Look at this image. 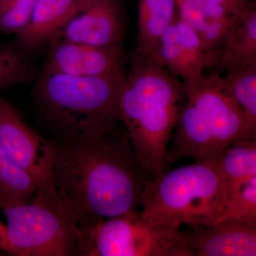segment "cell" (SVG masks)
<instances>
[{"label": "cell", "mask_w": 256, "mask_h": 256, "mask_svg": "<svg viewBox=\"0 0 256 256\" xmlns=\"http://www.w3.org/2000/svg\"><path fill=\"white\" fill-rule=\"evenodd\" d=\"M84 0H37L26 28L16 34L18 47L34 50L58 37L64 26L82 9Z\"/></svg>", "instance_id": "obj_14"}, {"label": "cell", "mask_w": 256, "mask_h": 256, "mask_svg": "<svg viewBox=\"0 0 256 256\" xmlns=\"http://www.w3.org/2000/svg\"><path fill=\"white\" fill-rule=\"evenodd\" d=\"M1 210L6 225L0 250L16 256H76L82 232L54 184L38 188L30 202Z\"/></svg>", "instance_id": "obj_6"}, {"label": "cell", "mask_w": 256, "mask_h": 256, "mask_svg": "<svg viewBox=\"0 0 256 256\" xmlns=\"http://www.w3.org/2000/svg\"><path fill=\"white\" fill-rule=\"evenodd\" d=\"M178 16L200 38L204 48L220 58L229 32L240 16L210 0H176Z\"/></svg>", "instance_id": "obj_13"}, {"label": "cell", "mask_w": 256, "mask_h": 256, "mask_svg": "<svg viewBox=\"0 0 256 256\" xmlns=\"http://www.w3.org/2000/svg\"><path fill=\"white\" fill-rule=\"evenodd\" d=\"M124 34L121 0H84L82 9L56 38L92 46H122Z\"/></svg>", "instance_id": "obj_10"}, {"label": "cell", "mask_w": 256, "mask_h": 256, "mask_svg": "<svg viewBox=\"0 0 256 256\" xmlns=\"http://www.w3.org/2000/svg\"><path fill=\"white\" fill-rule=\"evenodd\" d=\"M223 78L242 108L247 139H256V64L230 70Z\"/></svg>", "instance_id": "obj_18"}, {"label": "cell", "mask_w": 256, "mask_h": 256, "mask_svg": "<svg viewBox=\"0 0 256 256\" xmlns=\"http://www.w3.org/2000/svg\"><path fill=\"white\" fill-rule=\"evenodd\" d=\"M227 192L216 159L197 160L146 184L141 213L151 222L176 228L208 225L227 215Z\"/></svg>", "instance_id": "obj_5"}, {"label": "cell", "mask_w": 256, "mask_h": 256, "mask_svg": "<svg viewBox=\"0 0 256 256\" xmlns=\"http://www.w3.org/2000/svg\"><path fill=\"white\" fill-rule=\"evenodd\" d=\"M76 256H194L181 228L154 223L141 210L102 220L82 232Z\"/></svg>", "instance_id": "obj_7"}, {"label": "cell", "mask_w": 256, "mask_h": 256, "mask_svg": "<svg viewBox=\"0 0 256 256\" xmlns=\"http://www.w3.org/2000/svg\"><path fill=\"white\" fill-rule=\"evenodd\" d=\"M227 182L256 175V139H240L230 144L216 158Z\"/></svg>", "instance_id": "obj_19"}, {"label": "cell", "mask_w": 256, "mask_h": 256, "mask_svg": "<svg viewBox=\"0 0 256 256\" xmlns=\"http://www.w3.org/2000/svg\"><path fill=\"white\" fill-rule=\"evenodd\" d=\"M0 146L40 186L53 184L56 142L43 137L22 114L0 96Z\"/></svg>", "instance_id": "obj_8"}, {"label": "cell", "mask_w": 256, "mask_h": 256, "mask_svg": "<svg viewBox=\"0 0 256 256\" xmlns=\"http://www.w3.org/2000/svg\"><path fill=\"white\" fill-rule=\"evenodd\" d=\"M184 86V100L166 152L168 164L184 158L216 159L236 141L246 139L242 108L220 74H202Z\"/></svg>", "instance_id": "obj_4"}, {"label": "cell", "mask_w": 256, "mask_h": 256, "mask_svg": "<svg viewBox=\"0 0 256 256\" xmlns=\"http://www.w3.org/2000/svg\"><path fill=\"white\" fill-rule=\"evenodd\" d=\"M150 56L184 82L200 78L205 69L216 65L218 60V56L204 50L196 32L178 16Z\"/></svg>", "instance_id": "obj_11"}, {"label": "cell", "mask_w": 256, "mask_h": 256, "mask_svg": "<svg viewBox=\"0 0 256 256\" xmlns=\"http://www.w3.org/2000/svg\"><path fill=\"white\" fill-rule=\"evenodd\" d=\"M223 5L226 8L230 10L234 14L242 16L252 3L248 0H210Z\"/></svg>", "instance_id": "obj_23"}, {"label": "cell", "mask_w": 256, "mask_h": 256, "mask_svg": "<svg viewBox=\"0 0 256 256\" xmlns=\"http://www.w3.org/2000/svg\"><path fill=\"white\" fill-rule=\"evenodd\" d=\"M56 142L54 185L80 232L140 207L143 190L154 178L136 154L124 124Z\"/></svg>", "instance_id": "obj_1"}, {"label": "cell", "mask_w": 256, "mask_h": 256, "mask_svg": "<svg viewBox=\"0 0 256 256\" xmlns=\"http://www.w3.org/2000/svg\"><path fill=\"white\" fill-rule=\"evenodd\" d=\"M38 188L36 182L0 146V210L30 202Z\"/></svg>", "instance_id": "obj_17"}, {"label": "cell", "mask_w": 256, "mask_h": 256, "mask_svg": "<svg viewBox=\"0 0 256 256\" xmlns=\"http://www.w3.org/2000/svg\"><path fill=\"white\" fill-rule=\"evenodd\" d=\"M50 45L43 72L78 77L126 74L122 46H92L60 38Z\"/></svg>", "instance_id": "obj_9"}, {"label": "cell", "mask_w": 256, "mask_h": 256, "mask_svg": "<svg viewBox=\"0 0 256 256\" xmlns=\"http://www.w3.org/2000/svg\"><path fill=\"white\" fill-rule=\"evenodd\" d=\"M35 66L20 47L0 45V92L18 84L31 82Z\"/></svg>", "instance_id": "obj_20"}, {"label": "cell", "mask_w": 256, "mask_h": 256, "mask_svg": "<svg viewBox=\"0 0 256 256\" xmlns=\"http://www.w3.org/2000/svg\"><path fill=\"white\" fill-rule=\"evenodd\" d=\"M184 98L182 82L151 56L134 52L120 112L136 154L154 178L168 170V144Z\"/></svg>", "instance_id": "obj_2"}, {"label": "cell", "mask_w": 256, "mask_h": 256, "mask_svg": "<svg viewBox=\"0 0 256 256\" xmlns=\"http://www.w3.org/2000/svg\"><path fill=\"white\" fill-rule=\"evenodd\" d=\"M178 18L176 0H138V46L136 53L151 55L164 32Z\"/></svg>", "instance_id": "obj_16"}, {"label": "cell", "mask_w": 256, "mask_h": 256, "mask_svg": "<svg viewBox=\"0 0 256 256\" xmlns=\"http://www.w3.org/2000/svg\"><path fill=\"white\" fill-rule=\"evenodd\" d=\"M256 64V8L252 3L229 32L216 64L218 74Z\"/></svg>", "instance_id": "obj_15"}, {"label": "cell", "mask_w": 256, "mask_h": 256, "mask_svg": "<svg viewBox=\"0 0 256 256\" xmlns=\"http://www.w3.org/2000/svg\"><path fill=\"white\" fill-rule=\"evenodd\" d=\"M37 0H0V32L18 34L26 28Z\"/></svg>", "instance_id": "obj_22"}, {"label": "cell", "mask_w": 256, "mask_h": 256, "mask_svg": "<svg viewBox=\"0 0 256 256\" xmlns=\"http://www.w3.org/2000/svg\"><path fill=\"white\" fill-rule=\"evenodd\" d=\"M126 74L78 77L42 72L35 88L37 111L56 139L102 132L124 124L119 99Z\"/></svg>", "instance_id": "obj_3"}, {"label": "cell", "mask_w": 256, "mask_h": 256, "mask_svg": "<svg viewBox=\"0 0 256 256\" xmlns=\"http://www.w3.org/2000/svg\"><path fill=\"white\" fill-rule=\"evenodd\" d=\"M227 216L248 223L256 224V175L227 182Z\"/></svg>", "instance_id": "obj_21"}, {"label": "cell", "mask_w": 256, "mask_h": 256, "mask_svg": "<svg viewBox=\"0 0 256 256\" xmlns=\"http://www.w3.org/2000/svg\"><path fill=\"white\" fill-rule=\"evenodd\" d=\"M194 256H256V224L226 216L208 225L183 230Z\"/></svg>", "instance_id": "obj_12"}, {"label": "cell", "mask_w": 256, "mask_h": 256, "mask_svg": "<svg viewBox=\"0 0 256 256\" xmlns=\"http://www.w3.org/2000/svg\"><path fill=\"white\" fill-rule=\"evenodd\" d=\"M5 234H6V226L0 222V244L4 240Z\"/></svg>", "instance_id": "obj_24"}]
</instances>
